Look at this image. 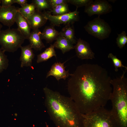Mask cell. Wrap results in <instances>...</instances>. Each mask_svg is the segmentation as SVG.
<instances>
[{"label": "cell", "mask_w": 127, "mask_h": 127, "mask_svg": "<svg viewBox=\"0 0 127 127\" xmlns=\"http://www.w3.org/2000/svg\"><path fill=\"white\" fill-rule=\"evenodd\" d=\"M108 58L111 59L115 67V71L117 72L118 71L119 68L124 67L127 70V67L124 66L122 64L121 60L117 58L116 56L114 55L112 53H109L108 56Z\"/></svg>", "instance_id": "obj_25"}, {"label": "cell", "mask_w": 127, "mask_h": 127, "mask_svg": "<svg viewBox=\"0 0 127 127\" xmlns=\"http://www.w3.org/2000/svg\"><path fill=\"white\" fill-rule=\"evenodd\" d=\"M1 0H0V7L1 6Z\"/></svg>", "instance_id": "obj_32"}, {"label": "cell", "mask_w": 127, "mask_h": 127, "mask_svg": "<svg viewBox=\"0 0 127 127\" xmlns=\"http://www.w3.org/2000/svg\"><path fill=\"white\" fill-rule=\"evenodd\" d=\"M2 27V25L0 24V32L1 30V29Z\"/></svg>", "instance_id": "obj_30"}, {"label": "cell", "mask_w": 127, "mask_h": 127, "mask_svg": "<svg viewBox=\"0 0 127 127\" xmlns=\"http://www.w3.org/2000/svg\"><path fill=\"white\" fill-rule=\"evenodd\" d=\"M67 24L59 32V35L64 37L72 44H76L77 41L75 36V31L73 26Z\"/></svg>", "instance_id": "obj_18"}, {"label": "cell", "mask_w": 127, "mask_h": 127, "mask_svg": "<svg viewBox=\"0 0 127 127\" xmlns=\"http://www.w3.org/2000/svg\"><path fill=\"white\" fill-rule=\"evenodd\" d=\"M126 71L110 81L113 87L110 99L112 105L111 111L118 127H127V79L124 76Z\"/></svg>", "instance_id": "obj_3"}, {"label": "cell", "mask_w": 127, "mask_h": 127, "mask_svg": "<svg viewBox=\"0 0 127 127\" xmlns=\"http://www.w3.org/2000/svg\"><path fill=\"white\" fill-rule=\"evenodd\" d=\"M92 0H67L68 3H70L75 6L76 8L87 5Z\"/></svg>", "instance_id": "obj_26"}, {"label": "cell", "mask_w": 127, "mask_h": 127, "mask_svg": "<svg viewBox=\"0 0 127 127\" xmlns=\"http://www.w3.org/2000/svg\"><path fill=\"white\" fill-rule=\"evenodd\" d=\"M5 52L0 48V73L7 69L9 65V60Z\"/></svg>", "instance_id": "obj_23"}, {"label": "cell", "mask_w": 127, "mask_h": 127, "mask_svg": "<svg viewBox=\"0 0 127 127\" xmlns=\"http://www.w3.org/2000/svg\"><path fill=\"white\" fill-rule=\"evenodd\" d=\"M48 0L51 9L60 4H63L68 3L67 0Z\"/></svg>", "instance_id": "obj_27"}, {"label": "cell", "mask_w": 127, "mask_h": 127, "mask_svg": "<svg viewBox=\"0 0 127 127\" xmlns=\"http://www.w3.org/2000/svg\"><path fill=\"white\" fill-rule=\"evenodd\" d=\"M14 115L16 117H17V114L16 113H15L14 114Z\"/></svg>", "instance_id": "obj_31"}, {"label": "cell", "mask_w": 127, "mask_h": 127, "mask_svg": "<svg viewBox=\"0 0 127 127\" xmlns=\"http://www.w3.org/2000/svg\"><path fill=\"white\" fill-rule=\"evenodd\" d=\"M41 33L39 29L33 30L31 32L28 39L31 47L35 50L40 51L45 47L40 38Z\"/></svg>", "instance_id": "obj_15"}, {"label": "cell", "mask_w": 127, "mask_h": 127, "mask_svg": "<svg viewBox=\"0 0 127 127\" xmlns=\"http://www.w3.org/2000/svg\"><path fill=\"white\" fill-rule=\"evenodd\" d=\"M32 2L37 11L41 12L43 10L51 9L48 0H33Z\"/></svg>", "instance_id": "obj_22"}, {"label": "cell", "mask_w": 127, "mask_h": 127, "mask_svg": "<svg viewBox=\"0 0 127 127\" xmlns=\"http://www.w3.org/2000/svg\"><path fill=\"white\" fill-rule=\"evenodd\" d=\"M55 48L54 44H51L43 52L38 54L37 56V63H39L47 61L53 56L56 57V55Z\"/></svg>", "instance_id": "obj_19"}, {"label": "cell", "mask_w": 127, "mask_h": 127, "mask_svg": "<svg viewBox=\"0 0 127 127\" xmlns=\"http://www.w3.org/2000/svg\"><path fill=\"white\" fill-rule=\"evenodd\" d=\"M21 54L20 57L21 62L20 67H32V63L35 55L32 50V48L29 44L24 46H21Z\"/></svg>", "instance_id": "obj_12"}, {"label": "cell", "mask_w": 127, "mask_h": 127, "mask_svg": "<svg viewBox=\"0 0 127 127\" xmlns=\"http://www.w3.org/2000/svg\"><path fill=\"white\" fill-rule=\"evenodd\" d=\"M83 127H118L111 110L100 107L89 113L82 114Z\"/></svg>", "instance_id": "obj_4"}, {"label": "cell", "mask_w": 127, "mask_h": 127, "mask_svg": "<svg viewBox=\"0 0 127 127\" xmlns=\"http://www.w3.org/2000/svg\"><path fill=\"white\" fill-rule=\"evenodd\" d=\"M116 39V43L120 49L124 47L127 43V36L125 31H123L119 34H118Z\"/></svg>", "instance_id": "obj_24"}, {"label": "cell", "mask_w": 127, "mask_h": 127, "mask_svg": "<svg viewBox=\"0 0 127 127\" xmlns=\"http://www.w3.org/2000/svg\"><path fill=\"white\" fill-rule=\"evenodd\" d=\"M77 8H76L73 12L60 15H52L46 12L43 13L46 18L54 26H59L62 24H71L79 20V12L78 11Z\"/></svg>", "instance_id": "obj_7"}, {"label": "cell", "mask_w": 127, "mask_h": 127, "mask_svg": "<svg viewBox=\"0 0 127 127\" xmlns=\"http://www.w3.org/2000/svg\"><path fill=\"white\" fill-rule=\"evenodd\" d=\"M15 3L20 5L21 7H23L27 4L28 1L27 0H15Z\"/></svg>", "instance_id": "obj_29"}, {"label": "cell", "mask_w": 127, "mask_h": 127, "mask_svg": "<svg viewBox=\"0 0 127 127\" xmlns=\"http://www.w3.org/2000/svg\"><path fill=\"white\" fill-rule=\"evenodd\" d=\"M59 35V32L56 30L52 25L46 26L40 35L41 40H45L47 43H51L56 40Z\"/></svg>", "instance_id": "obj_16"}, {"label": "cell", "mask_w": 127, "mask_h": 127, "mask_svg": "<svg viewBox=\"0 0 127 127\" xmlns=\"http://www.w3.org/2000/svg\"><path fill=\"white\" fill-rule=\"evenodd\" d=\"M18 8L14 5L8 8L0 7V22L9 28L15 23Z\"/></svg>", "instance_id": "obj_10"}, {"label": "cell", "mask_w": 127, "mask_h": 127, "mask_svg": "<svg viewBox=\"0 0 127 127\" xmlns=\"http://www.w3.org/2000/svg\"><path fill=\"white\" fill-rule=\"evenodd\" d=\"M26 39L17 28H9L0 32V45L4 52H14L20 48Z\"/></svg>", "instance_id": "obj_5"}, {"label": "cell", "mask_w": 127, "mask_h": 127, "mask_svg": "<svg viewBox=\"0 0 127 127\" xmlns=\"http://www.w3.org/2000/svg\"><path fill=\"white\" fill-rule=\"evenodd\" d=\"M56 40L53 44L55 48L60 50L63 54L74 48V46L63 36L59 35Z\"/></svg>", "instance_id": "obj_17"}, {"label": "cell", "mask_w": 127, "mask_h": 127, "mask_svg": "<svg viewBox=\"0 0 127 127\" xmlns=\"http://www.w3.org/2000/svg\"><path fill=\"white\" fill-rule=\"evenodd\" d=\"M112 9L111 5L106 0H93L85 7L84 12L90 16L94 15L100 16L111 12Z\"/></svg>", "instance_id": "obj_8"}, {"label": "cell", "mask_w": 127, "mask_h": 127, "mask_svg": "<svg viewBox=\"0 0 127 127\" xmlns=\"http://www.w3.org/2000/svg\"><path fill=\"white\" fill-rule=\"evenodd\" d=\"M36 10V7L32 3L28 4L23 7L18 8V12L27 19L34 13Z\"/></svg>", "instance_id": "obj_21"}, {"label": "cell", "mask_w": 127, "mask_h": 127, "mask_svg": "<svg viewBox=\"0 0 127 127\" xmlns=\"http://www.w3.org/2000/svg\"><path fill=\"white\" fill-rule=\"evenodd\" d=\"M15 23L17 24V28L26 39H28L31 28L27 19L18 12L15 17Z\"/></svg>", "instance_id": "obj_14"}, {"label": "cell", "mask_w": 127, "mask_h": 127, "mask_svg": "<svg viewBox=\"0 0 127 127\" xmlns=\"http://www.w3.org/2000/svg\"><path fill=\"white\" fill-rule=\"evenodd\" d=\"M46 12L50 14L52 13L53 15L58 16L67 13L71 12L67 4L65 3L57 5Z\"/></svg>", "instance_id": "obj_20"}, {"label": "cell", "mask_w": 127, "mask_h": 127, "mask_svg": "<svg viewBox=\"0 0 127 127\" xmlns=\"http://www.w3.org/2000/svg\"><path fill=\"white\" fill-rule=\"evenodd\" d=\"M15 3H16L15 0H1V6L8 8L12 5Z\"/></svg>", "instance_id": "obj_28"}, {"label": "cell", "mask_w": 127, "mask_h": 127, "mask_svg": "<svg viewBox=\"0 0 127 127\" xmlns=\"http://www.w3.org/2000/svg\"><path fill=\"white\" fill-rule=\"evenodd\" d=\"M70 76L68 92L82 114L104 107L110 100L112 79L105 68L96 64H83Z\"/></svg>", "instance_id": "obj_1"}, {"label": "cell", "mask_w": 127, "mask_h": 127, "mask_svg": "<svg viewBox=\"0 0 127 127\" xmlns=\"http://www.w3.org/2000/svg\"><path fill=\"white\" fill-rule=\"evenodd\" d=\"M64 64L60 62L54 64L47 73L46 78L52 76L55 77L58 81L61 79L65 80L71 74L69 73L68 70H65V67L64 66Z\"/></svg>", "instance_id": "obj_11"}, {"label": "cell", "mask_w": 127, "mask_h": 127, "mask_svg": "<svg viewBox=\"0 0 127 127\" xmlns=\"http://www.w3.org/2000/svg\"><path fill=\"white\" fill-rule=\"evenodd\" d=\"M43 90L48 112L56 127H83L82 114L70 97L47 87Z\"/></svg>", "instance_id": "obj_2"}, {"label": "cell", "mask_w": 127, "mask_h": 127, "mask_svg": "<svg viewBox=\"0 0 127 127\" xmlns=\"http://www.w3.org/2000/svg\"><path fill=\"white\" fill-rule=\"evenodd\" d=\"M84 28L89 34L100 40L108 37L111 31L108 24L99 16L88 21Z\"/></svg>", "instance_id": "obj_6"}, {"label": "cell", "mask_w": 127, "mask_h": 127, "mask_svg": "<svg viewBox=\"0 0 127 127\" xmlns=\"http://www.w3.org/2000/svg\"><path fill=\"white\" fill-rule=\"evenodd\" d=\"M74 48L77 56L81 60H92L95 58V53L91 50L89 43L81 38L77 39Z\"/></svg>", "instance_id": "obj_9"}, {"label": "cell", "mask_w": 127, "mask_h": 127, "mask_svg": "<svg viewBox=\"0 0 127 127\" xmlns=\"http://www.w3.org/2000/svg\"><path fill=\"white\" fill-rule=\"evenodd\" d=\"M27 20L31 29L33 30L39 29L43 26L48 20L45 17L43 12L36 9Z\"/></svg>", "instance_id": "obj_13"}]
</instances>
